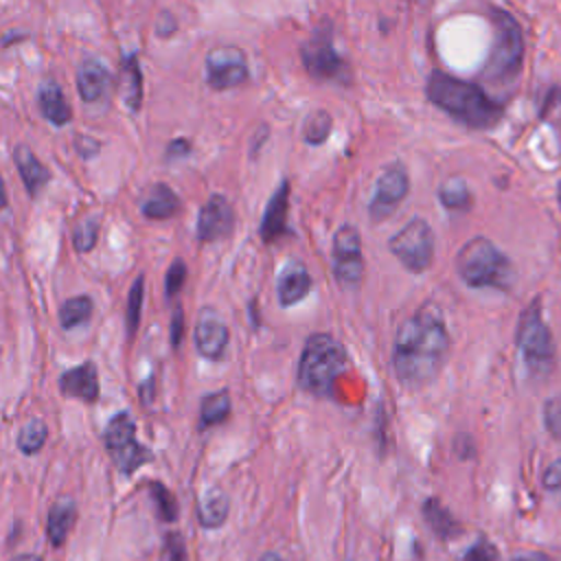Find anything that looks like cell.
Returning a JSON list of instances; mask_svg holds the SVG:
<instances>
[{
    "instance_id": "ee69618b",
    "label": "cell",
    "mask_w": 561,
    "mask_h": 561,
    "mask_svg": "<svg viewBox=\"0 0 561 561\" xmlns=\"http://www.w3.org/2000/svg\"><path fill=\"white\" fill-rule=\"evenodd\" d=\"M138 394H140V399H142L145 403H149V401L153 399V375H151L147 381H142V383L138 386Z\"/></svg>"
},
{
    "instance_id": "ab89813d",
    "label": "cell",
    "mask_w": 561,
    "mask_h": 561,
    "mask_svg": "<svg viewBox=\"0 0 561 561\" xmlns=\"http://www.w3.org/2000/svg\"><path fill=\"white\" fill-rule=\"evenodd\" d=\"M75 149L79 151V156L81 158H94L96 153H99V149H101V142L96 140V138H92V136H77V140H75Z\"/></svg>"
},
{
    "instance_id": "2e32d148",
    "label": "cell",
    "mask_w": 561,
    "mask_h": 561,
    "mask_svg": "<svg viewBox=\"0 0 561 561\" xmlns=\"http://www.w3.org/2000/svg\"><path fill=\"white\" fill-rule=\"evenodd\" d=\"M287 210H289V182L283 180L272 193V197L267 199L261 224H259V237L265 243H272L278 237L287 234Z\"/></svg>"
},
{
    "instance_id": "8992f818",
    "label": "cell",
    "mask_w": 561,
    "mask_h": 561,
    "mask_svg": "<svg viewBox=\"0 0 561 561\" xmlns=\"http://www.w3.org/2000/svg\"><path fill=\"white\" fill-rule=\"evenodd\" d=\"M515 342H517L522 362L526 364L530 375L541 377L550 370L552 359H554V340H552V333H550V329L543 320L539 298L533 300L522 311Z\"/></svg>"
},
{
    "instance_id": "6da1fadb",
    "label": "cell",
    "mask_w": 561,
    "mask_h": 561,
    "mask_svg": "<svg viewBox=\"0 0 561 561\" xmlns=\"http://www.w3.org/2000/svg\"><path fill=\"white\" fill-rule=\"evenodd\" d=\"M449 353V333L434 302L421 305L408 316L394 335L392 368L401 386L423 388L443 368Z\"/></svg>"
},
{
    "instance_id": "277c9868",
    "label": "cell",
    "mask_w": 561,
    "mask_h": 561,
    "mask_svg": "<svg viewBox=\"0 0 561 561\" xmlns=\"http://www.w3.org/2000/svg\"><path fill=\"white\" fill-rule=\"evenodd\" d=\"M456 272L469 287L508 291L515 283L511 259L486 237H473L458 250Z\"/></svg>"
},
{
    "instance_id": "5b68a950",
    "label": "cell",
    "mask_w": 561,
    "mask_h": 561,
    "mask_svg": "<svg viewBox=\"0 0 561 561\" xmlns=\"http://www.w3.org/2000/svg\"><path fill=\"white\" fill-rule=\"evenodd\" d=\"M491 22L493 44L482 66V77L486 81L504 83L519 75L524 61V35L519 22L500 7H491Z\"/></svg>"
},
{
    "instance_id": "836d02e7",
    "label": "cell",
    "mask_w": 561,
    "mask_h": 561,
    "mask_svg": "<svg viewBox=\"0 0 561 561\" xmlns=\"http://www.w3.org/2000/svg\"><path fill=\"white\" fill-rule=\"evenodd\" d=\"M184 280H186V263H184V259L178 256V259L171 261V265L167 270V276H164V294H167L169 300L180 294Z\"/></svg>"
},
{
    "instance_id": "d6986e66",
    "label": "cell",
    "mask_w": 561,
    "mask_h": 561,
    "mask_svg": "<svg viewBox=\"0 0 561 561\" xmlns=\"http://www.w3.org/2000/svg\"><path fill=\"white\" fill-rule=\"evenodd\" d=\"M311 291V276L300 261L287 263L276 280V296L280 307H291L300 302Z\"/></svg>"
},
{
    "instance_id": "603a6c76",
    "label": "cell",
    "mask_w": 561,
    "mask_h": 561,
    "mask_svg": "<svg viewBox=\"0 0 561 561\" xmlns=\"http://www.w3.org/2000/svg\"><path fill=\"white\" fill-rule=\"evenodd\" d=\"M75 517H77V504L72 497H59L53 502L46 517V537L53 548H61L66 543L68 533L75 526Z\"/></svg>"
},
{
    "instance_id": "44dd1931",
    "label": "cell",
    "mask_w": 561,
    "mask_h": 561,
    "mask_svg": "<svg viewBox=\"0 0 561 561\" xmlns=\"http://www.w3.org/2000/svg\"><path fill=\"white\" fill-rule=\"evenodd\" d=\"M118 94L131 112L140 110V105H142V70H140L136 53H127L121 57Z\"/></svg>"
},
{
    "instance_id": "8d00e7d4",
    "label": "cell",
    "mask_w": 561,
    "mask_h": 561,
    "mask_svg": "<svg viewBox=\"0 0 561 561\" xmlns=\"http://www.w3.org/2000/svg\"><path fill=\"white\" fill-rule=\"evenodd\" d=\"M500 554H497V548L486 541V539H478L462 557V561H497Z\"/></svg>"
},
{
    "instance_id": "7bdbcfd3",
    "label": "cell",
    "mask_w": 561,
    "mask_h": 561,
    "mask_svg": "<svg viewBox=\"0 0 561 561\" xmlns=\"http://www.w3.org/2000/svg\"><path fill=\"white\" fill-rule=\"evenodd\" d=\"M267 134H270V127H267V123H261V125L256 127V134L252 136V145H250V158H254V156L259 153V147H261V145H265V138H267Z\"/></svg>"
},
{
    "instance_id": "ba28073f",
    "label": "cell",
    "mask_w": 561,
    "mask_h": 561,
    "mask_svg": "<svg viewBox=\"0 0 561 561\" xmlns=\"http://www.w3.org/2000/svg\"><path fill=\"white\" fill-rule=\"evenodd\" d=\"M388 248L408 272L421 274L434 261L432 226L423 217H412L399 232L388 239Z\"/></svg>"
},
{
    "instance_id": "ffe728a7",
    "label": "cell",
    "mask_w": 561,
    "mask_h": 561,
    "mask_svg": "<svg viewBox=\"0 0 561 561\" xmlns=\"http://www.w3.org/2000/svg\"><path fill=\"white\" fill-rule=\"evenodd\" d=\"M37 110L55 127H64L72 118V110L57 81L46 79L37 88Z\"/></svg>"
},
{
    "instance_id": "f1b7e54d",
    "label": "cell",
    "mask_w": 561,
    "mask_h": 561,
    "mask_svg": "<svg viewBox=\"0 0 561 561\" xmlns=\"http://www.w3.org/2000/svg\"><path fill=\"white\" fill-rule=\"evenodd\" d=\"M46 438H48V427H46V423H44L42 419H28V421L20 427L18 438H15V445H18V449H20L24 456H33V454H37V451L44 447Z\"/></svg>"
},
{
    "instance_id": "b9f144b4",
    "label": "cell",
    "mask_w": 561,
    "mask_h": 561,
    "mask_svg": "<svg viewBox=\"0 0 561 561\" xmlns=\"http://www.w3.org/2000/svg\"><path fill=\"white\" fill-rule=\"evenodd\" d=\"M175 28H178V20H175V15H173L171 11H167V9H162V11L158 13L156 33H158L160 37H169L171 33H175Z\"/></svg>"
},
{
    "instance_id": "f35d334b",
    "label": "cell",
    "mask_w": 561,
    "mask_h": 561,
    "mask_svg": "<svg viewBox=\"0 0 561 561\" xmlns=\"http://www.w3.org/2000/svg\"><path fill=\"white\" fill-rule=\"evenodd\" d=\"M543 486L548 491H561V458L552 460L543 471Z\"/></svg>"
},
{
    "instance_id": "cb8c5ba5",
    "label": "cell",
    "mask_w": 561,
    "mask_h": 561,
    "mask_svg": "<svg viewBox=\"0 0 561 561\" xmlns=\"http://www.w3.org/2000/svg\"><path fill=\"white\" fill-rule=\"evenodd\" d=\"M230 500L219 486L206 489L197 500V519L202 528H219L226 524Z\"/></svg>"
},
{
    "instance_id": "bcb514c9",
    "label": "cell",
    "mask_w": 561,
    "mask_h": 561,
    "mask_svg": "<svg viewBox=\"0 0 561 561\" xmlns=\"http://www.w3.org/2000/svg\"><path fill=\"white\" fill-rule=\"evenodd\" d=\"M9 561H44L39 554H15Z\"/></svg>"
},
{
    "instance_id": "9c48e42d",
    "label": "cell",
    "mask_w": 561,
    "mask_h": 561,
    "mask_svg": "<svg viewBox=\"0 0 561 561\" xmlns=\"http://www.w3.org/2000/svg\"><path fill=\"white\" fill-rule=\"evenodd\" d=\"M300 59L305 70L318 81L346 79V61L340 57L333 44V31L329 20H324L311 37L300 46Z\"/></svg>"
},
{
    "instance_id": "9a60e30c",
    "label": "cell",
    "mask_w": 561,
    "mask_h": 561,
    "mask_svg": "<svg viewBox=\"0 0 561 561\" xmlns=\"http://www.w3.org/2000/svg\"><path fill=\"white\" fill-rule=\"evenodd\" d=\"M59 390L66 397L81 399L83 403H94L101 394L99 390V373L94 362L85 359L59 375Z\"/></svg>"
},
{
    "instance_id": "3957f363",
    "label": "cell",
    "mask_w": 561,
    "mask_h": 561,
    "mask_svg": "<svg viewBox=\"0 0 561 561\" xmlns=\"http://www.w3.org/2000/svg\"><path fill=\"white\" fill-rule=\"evenodd\" d=\"M346 366L348 355L337 337H333L331 333H311L305 340L298 359L296 383L300 390L313 397H331L333 386L346 370Z\"/></svg>"
},
{
    "instance_id": "d590c367",
    "label": "cell",
    "mask_w": 561,
    "mask_h": 561,
    "mask_svg": "<svg viewBox=\"0 0 561 561\" xmlns=\"http://www.w3.org/2000/svg\"><path fill=\"white\" fill-rule=\"evenodd\" d=\"M164 559L167 561H188V552H186V541L182 537V533L178 530H169L164 535Z\"/></svg>"
},
{
    "instance_id": "d6a6232c",
    "label": "cell",
    "mask_w": 561,
    "mask_h": 561,
    "mask_svg": "<svg viewBox=\"0 0 561 561\" xmlns=\"http://www.w3.org/2000/svg\"><path fill=\"white\" fill-rule=\"evenodd\" d=\"M99 228H101V221L96 215H88L83 217L81 221L75 224L72 228V243H75V250L77 252H90L99 239Z\"/></svg>"
},
{
    "instance_id": "f6af8a7d",
    "label": "cell",
    "mask_w": 561,
    "mask_h": 561,
    "mask_svg": "<svg viewBox=\"0 0 561 561\" xmlns=\"http://www.w3.org/2000/svg\"><path fill=\"white\" fill-rule=\"evenodd\" d=\"M513 561H550V559L546 554H541V552H528V554H522V557H517Z\"/></svg>"
},
{
    "instance_id": "8fae6325",
    "label": "cell",
    "mask_w": 561,
    "mask_h": 561,
    "mask_svg": "<svg viewBox=\"0 0 561 561\" xmlns=\"http://www.w3.org/2000/svg\"><path fill=\"white\" fill-rule=\"evenodd\" d=\"M408 191H410L408 169L401 162L388 164L381 171V175L377 178L373 197L368 202L370 219L377 224V221H383L386 217H390L399 208V204L405 199Z\"/></svg>"
},
{
    "instance_id": "5bb4252c",
    "label": "cell",
    "mask_w": 561,
    "mask_h": 561,
    "mask_svg": "<svg viewBox=\"0 0 561 561\" xmlns=\"http://www.w3.org/2000/svg\"><path fill=\"white\" fill-rule=\"evenodd\" d=\"M193 340L197 351L208 359H221L230 342V331L215 309L204 307L195 320Z\"/></svg>"
},
{
    "instance_id": "e0dca14e",
    "label": "cell",
    "mask_w": 561,
    "mask_h": 561,
    "mask_svg": "<svg viewBox=\"0 0 561 561\" xmlns=\"http://www.w3.org/2000/svg\"><path fill=\"white\" fill-rule=\"evenodd\" d=\"M107 85H110L107 66L94 55L83 57L77 68V92L81 101L85 103L99 101L107 92Z\"/></svg>"
},
{
    "instance_id": "74e56055",
    "label": "cell",
    "mask_w": 561,
    "mask_h": 561,
    "mask_svg": "<svg viewBox=\"0 0 561 561\" xmlns=\"http://www.w3.org/2000/svg\"><path fill=\"white\" fill-rule=\"evenodd\" d=\"M184 337V311L180 305H175L173 316H171V346L178 348Z\"/></svg>"
},
{
    "instance_id": "7c38bea8",
    "label": "cell",
    "mask_w": 561,
    "mask_h": 561,
    "mask_svg": "<svg viewBox=\"0 0 561 561\" xmlns=\"http://www.w3.org/2000/svg\"><path fill=\"white\" fill-rule=\"evenodd\" d=\"M245 53L237 46H217L204 59V77L213 90L237 88L248 79Z\"/></svg>"
},
{
    "instance_id": "484cf974",
    "label": "cell",
    "mask_w": 561,
    "mask_h": 561,
    "mask_svg": "<svg viewBox=\"0 0 561 561\" xmlns=\"http://www.w3.org/2000/svg\"><path fill=\"white\" fill-rule=\"evenodd\" d=\"M232 412L230 392L226 388L210 392L199 403V430H208L215 425H221Z\"/></svg>"
},
{
    "instance_id": "7402d4cb",
    "label": "cell",
    "mask_w": 561,
    "mask_h": 561,
    "mask_svg": "<svg viewBox=\"0 0 561 561\" xmlns=\"http://www.w3.org/2000/svg\"><path fill=\"white\" fill-rule=\"evenodd\" d=\"M138 208L147 219H169L180 210V199L169 184L156 182L142 193Z\"/></svg>"
},
{
    "instance_id": "30bf717a",
    "label": "cell",
    "mask_w": 561,
    "mask_h": 561,
    "mask_svg": "<svg viewBox=\"0 0 561 561\" xmlns=\"http://www.w3.org/2000/svg\"><path fill=\"white\" fill-rule=\"evenodd\" d=\"M333 276L342 289H357L364 278L362 237L355 226L342 224L333 234Z\"/></svg>"
},
{
    "instance_id": "4dcf8cb0",
    "label": "cell",
    "mask_w": 561,
    "mask_h": 561,
    "mask_svg": "<svg viewBox=\"0 0 561 561\" xmlns=\"http://www.w3.org/2000/svg\"><path fill=\"white\" fill-rule=\"evenodd\" d=\"M333 129V118L327 110H313L302 125V140L307 145H322Z\"/></svg>"
},
{
    "instance_id": "f546056e",
    "label": "cell",
    "mask_w": 561,
    "mask_h": 561,
    "mask_svg": "<svg viewBox=\"0 0 561 561\" xmlns=\"http://www.w3.org/2000/svg\"><path fill=\"white\" fill-rule=\"evenodd\" d=\"M142 298H145V276H136L129 294H127V302H125V329L127 335L134 337L138 327H140V313H142Z\"/></svg>"
},
{
    "instance_id": "ac0fdd59",
    "label": "cell",
    "mask_w": 561,
    "mask_h": 561,
    "mask_svg": "<svg viewBox=\"0 0 561 561\" xmlns=\"http://www.w3.org/2000/svg\"><path fill=\"white\" fill-rule=\"evenodd\" d=\"M13 162L18 167V173L22 178V184L31 197H37L42 188L50 182L48 167L33 153V149L24 142H18L13 147Z\"/></svg>"
},
{
    "instance_id": "7a4b0ae2",
    "label": "cell",
    "mask_w": 561,
    "mask_h": 561,
    "mask_svg": "<svg viewBox=\"0 0 561 561\" xmlns=\"http://www.w3.org/2000/svg\"><path fill=\"white\" fill-rule=\"evenodd\" d=\"M425 94L438 110L471 129L495 127L504 114L502 105L480 85L451 77L443 70H432Z\"/></svg>"
},
{
    "instance_id": "60d3db41",
    "label": "cell",
    "mask_w": 561,
    "mask_h": 561,
    "mask_svg": "<svg viewBox=\"0 0 561 561\" xmlns=\"http://www.w3.org/2000/svg\"><path fill=\"white\" fill-rule=\"evenodd\" d=\"M191 151H193V145H191L188 138H173V140L167 145V160L186 158Z\"/></svg>"
},
{
    "instance_id": "4fadbf2b",
    "label": "cell",
    "mask_w": 561,
    "mask_h": 561,
    "mask_svg": "<svg viewBox=\"0 0 561 561\" xmlns=\"http://www.w3.org/2000/svg\"><path fill=\"white\" fill-rule=\"evenodd\" d=\"M234 228V210L221 193H213L197 213V241L215 243L226 239Z\"/></svg>"
},
{
    "instance_id": "c3c4849f",
    "label": "cell",
    "mask_w": 561,
    "mask_h": 561,
    "mask_svg": "<svg viewBox=\"0 0 561 561\" xmlns=\"http://www.w3.org/2000/svg\"><path fill=\"white\" fill-rule=\"evenodd\" d=\"M259 561H285V559H283L278 552H272V550H270V552H263V557H261Z\"/></svg>"
},
{
    "instance_id": "7dc6e473",
    "label": "cell",
    "mask_w": 561,
    "mask_h": 561,
    "mask_svg": "<svg viewBox=\"0 0 561 561\" xmlns=\"http://www.w3.org/2000/svg\"><path fill=\"white\" fill-rule=\"evenodd\" d=\"M24 37H26V35H24V33H20V35H18V37H15V33H7V35H4V37H2V46H4V48H7V46H9V44H11V42H13V39H24Z\"/></svg>"
},
{
    "instance_id": "d4e9b609",
    "label": "cell",
    "mask_w": 561,
    "mask_h": 561,
    "mask_svg": "<svg viewBox=\"0 0 561 561\" xmlns=\"http://www.w3.org/2000/svg\"><path fill=\"white\" fill-rule=\"evenodd\" d=\"M421 513L438 539H454L462 533V526L458 524V519L449 513V508L438 497H427L421 506Z\"/></svg>"
},
{
    "instance_id": "4316f807",
    "label": "cell",
    "mask_w": 561,
    "mask_h": 561,
    "mask_svg": "<svg viewBox=\"0 0 561 561\" xmlns=\"http://www.w3.org/2000/svg\"><path fill=\"white\" fill-rule=\"evenodd\" d=\"M436 195H438L440 204L449 210H469L471 202H473L471 191L460 175H451L445 182H440Z\"/></svg>"
},
{
    "instance_id": "681fc988",
    "label": "cell",
    "mask_w": 561,
    "mask_h": 561,
    "mask_svg": "<svg viewBox=\"0 0 561 561\" xmlns=\"http://www.w3.org/2000/svg\"><path fill=\"white\" fill-rule=\"evenodd\" d=\"M557 199H559V206H561V180H559V184H557Z\"/></svg>"
},
{
    "instance_id": "83f0119b",
    "label": "cell",
    "mask_w": 561,
    "mask_h": 561,
    "mask_svg": "<svg viewBox=\"0 0 561 561\" xmlns=\"http://www.w3.org/2000/svg\"><path fill=\"white\" fill-rule=\"evenodd\" d=\"M92 298L85 296V294H79V296H72V298H66L64 305L59 307V324L70 331L79 324H83L85 320H90L92 316Z\"/></svg>"
},
{
    "instance_id": "52a82bcc",
    "label": "cell",
    "mask_w": 561,
    "mask_h": 561,
    "mask_svg": "<svg viewBox=\"0 0 561 561\" xmlns=\"http://www.w3.org/2000/svg\"><path fill=\"white\" fill-rule=\"evenodd\" d=\"M103 445L123 476H131L136 469L153 460V451L136 440V421L127 410L116 412L107 421L103 430Z\"/></svg>"
},
{
    "instance_id": "e575fe53",
    "label": "cell",
    "mask_w": 561,
    "mask_h": 561,
    "mask_svg": "<svg viewBox=\"0 0 561 561\" xmlns=\"http://www.w3.org/2000/svg\"><path fill=\"white\" fill-rule=\"evenodd\" d=\"M543 425L548 434L557 440H561V392L550 397L543 405Z\"/></svg>"
},
{
    "instance_id": "1f68e13d",
    "label": "cell",
    "mask_w": 561,
    "mask_h": 561,
    "mask_svg": "<svg viewBox=\"0 0 561 561\" xmlns=\"http://www.w3.org/2000/svg\"><path fill=\"white\" fill-rule=\"evenodd\" d=\"M147 489H149V495H151V502L156 506L158 517L162 522H175L178 515H180V506H178L175 495L162 482H158V480H151L147 484Z\"/></svg>"
}]
</instances>
